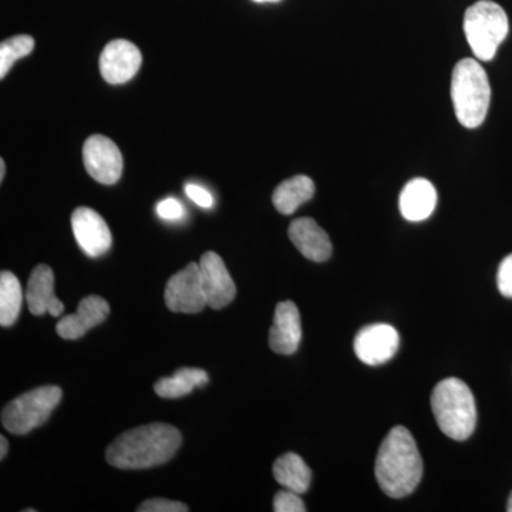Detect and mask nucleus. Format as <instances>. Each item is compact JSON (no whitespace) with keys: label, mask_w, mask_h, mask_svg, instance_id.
<instances>
[{"label":"nucleus","mask_w":512,"mask_h":512,"mask_svg":"<svg viewBox=\"0 0 512 512\" xmlns=\"http://www.w3.org/2000/svg\"><path fill=\"white\" fill-rule=\"evenodd\" d=\"M497 285L501 295L512 299V254L505 256L498 268Z\"/></svg>","instance_id":"25"},{"label":"nucleus","mask_w":512,"mask_h":512,"mask_svg":"<svg viewBox=\"0 0 512 512\" xmlns=\"http://www.w3.org/2000/svg\"><path fill=\"white\" fill-rule=\"evenodd\" d=\"M72 229L77 244L90 258L106 254L113 244L109 225L92 208L80 207L73 211Z\"/></svg>","instance_id":"11"},{"label":"nucleus","mask_w":512,"mask_h":512,"mask_svg":"<svg viewBox=\"0 0 512 512\" xmlns=\"http://www.w3.org/2000/svg\"><path fill=\"white\" fill-rule=\"evenodd\" d=\"M210 382L207 372L202 369L183 367L178 369L171 377L158 380L154 390L163 399H180L190 394L195 387L205 386Z\"/></svg>","instance_id":"20"},{"label":"nucleus","mask_w":512,"mask_h":512,"mask_svg":"<svg viewBox=\"0 0 512 512\" xmlns=\"http://www.w3.org/2000/svg\"><path fill=\"white\" fill-rule=\"evenodd\" d=\"M190 508L178 501L165 500V498H153V500L144 501L138 512H187Z\"/></svg>","instance_id":"24"},{"label":"nucleus","mask_w":512,"mask_h":512,"mask_svg":"<svg viewBox=\"0 0 512 512\" xmlns=\"http://www.w3.org/2000/svg\"><path fill=\"white\" fill-rule=\"evenodd\" d=\"M158 217L165 221H178L184 217V207L180 201L175 198H165L157 204Z\"/></svg>","instance_id":"26"},{"label":"nucleus","mask_w":512,"mask_h":512,"mask_svg":"<svg viewBox=\"0 0 512 512\" xmlns=\"http://www.w3.org/2000/svg\"><path fill=\"white\" fill-rule=\"evenodd\" d=\"M508 32L510 22L507 13L493 0H480L466 10L464 33L477 60H493Z\"/></svg>","instance_id":"5"},{"label":"nucleus","mask_w":512,"mask_h":512,"mask_svg":"<svg viewBox=\"0 0 512 512\" xmlns=\"http://www.w3.org/2000/svg\"><path fill=\"white\" fill-rule=\"evenodd\" d=\"M110 313V305L106 299L92 295L82 299L77 312L73 315L63 316L56 326L57 335L62 339H80L90 329L103 323Z\"/></svg>","instance_id":"14"},{"label":"nucleus","mask_w":512,"mask_h":512,"mask_svg":"<svg viewBox=\"0 0 512 512\" xmlns=\"http://www.w3.org/2000/svg\"><path fill=\"white\" fill-rule=\"evenodd\" d=\"M274 477L286 490L301 495L309 490L312 483L311 468L295 453H286L275 461Z\"/></svg>","instance_id":"19"},{"label":"nucleus","mask_w":512,"mask_h":512,"mask_svg":"<svg viewBox=\"0 0 512 512\" xmlns=\"http://www.w3.org/2000/svg\"><path fill=\"white\" fill-rule=\"evenodd\" d=\"M5 174H6V163H5V160H0V180L3 181V178H5Z\"/></svg>","instance_id":"29"},{"label":"nucleus","mask_w":512,"mask_h":512,"mask_svg":"<svg viewBox=\"0 0 512 512\" xmlns=\"http://www.w3.org/2000/svg\"><path fill=\"white\" fill-rule=\"evenodd\" d=\"M451 100L461 126L477 128L484 123L490 109L491 86L478 60L463 59L454 66Z\"/></svg>","instance_id":"4"},{"label":"nucleus","mask_w":512,"mask_h":512,"mask_svg":"<svg viewBox=\"0 0 512 512\" xmlns=\"http://www.w3.org/2000/svg\"><path fill=\"white\" fill-rule=\"evenodd\" d=\"M302 323L298 306L292 301L276 305L274 323L269 332V346L278 355H293L301 345Z\"/></svg>","instance_id":"13"},{"label":"nucleus","mask_w":512,"mask_h":512,"mask_svg":"<svg viewBox=\"0 0 512 512\" xmlns=\"http://www.w3.org/2000/svg\"><path fill=\"white\" fill-rule=\"evenodd\" d=\"M83 163L97 183L113 185L123 174V154L109 137L92 136L84 141Z\"/></svg>","instance_id":"8"},{"label":"nucleus","mask_w":512,"mask_h":512,"mask_svg":"<svg viewBox=\"0 0 512 512\" xmlns=\"http://www.w3.org/2000/svg\"><path fill=\"white\" fill-rule=\"evenodd\" d=\"M23 292L19 279L12 272L0 274V325L9 328L19 318Z\"/></svg>","instance_id":"21"},{"label":"nucleus","mask_w":512,"mask_h":512,"mask_svg":"<svg viewBox=\"0 0 512 512\" xmlns=\"http://www.w3.org/2000/svg\"><path fill=\"white\" fill-rule=\"evenodd\" d=\"M35 49V39L29 35H19L3 40L0 45V79H5L13 64L22 57L29 56Z\"/></svg>","instance_id":"22"},{"label":"nucleus","mask_w":512,"mask_h":512,"mask_svg":"<svg viewBox=\"0 0 512 512\" xmlns=\"http://www.w3.org/2000/svg\"><path fill=\"white\" fill-rule=\"evenodd\" d=\"M165 305L175 313H200L208 306L202 289L200 264L191 262L171 276L164 291Z\"/></svg>","instance_id":"7"},{"label":"nucleus","mask_w":512,"mask_h":512,"mask_svg":"<svg viewBox=\"0 0 512 512\" xmlns=\"http://www.w3.org/2000/svg\"><path fill=\"white\" fill-rule=\"evenodd\" d=\"M185 194H187V197L190 198L192 202H195L198 207L205 208V210L212 208V205H214V197H212L211 192L205 190L201 185H185Z\"/></svg>","instance_id":"27"},{"label":"nucleus","mask_w":512,"mask_h":512,"mask_svg":"<svg viewBox=\"0 0 512 512\" xmlns=\"http://www.w3.org/2000/svg\"><path fill=\"white\" fill-rule=\"evenodd\" d=\"M400 345L399 332L387 323L366 326L357 333L355 353L367 366H380L389 362Z\"/></svg>","instance_id":"9"},{"label":"nucleus","mask_w":512,"mask_h":512,"mask_svg":"<svg viewBox=\"0 0 512 512\" xmlns=\"http://www.w3.org/2000/svg\"><path fill=\"white\" fill-rule=\"evenodd\" d=\"M298 493H293L291 490L279 491L275 495L274 511L275 512H305L306 507L302 498Z\"/></svg>","instance_id":"23"},{"label":"nucleus","mask_w":512,"mask_h":512,"mask_svg":"<svg viewBox=\"0 0 512 512\" xmlns=\"http://www.w3.org/2000/svg\"><path fill=\"white\" fill-rule=\"evenodd\" d=\"M29 311L35 316H42L45 313L57 316L64 311L63 302H60L55 295V274L52 268L47 265H37L33 269L26 291Z\"/></svg>","instance_id":"15"},{"label":"nucleus","mask_w":512,"mask_h":512,"mask_svg":"<svg viewBox=\"0 0 512 512\" xmlns=\"http://www.w3.org/2000/svg\"><path fill=\"white\" fill-rule=\"evenodd\" d=\"M315 195V183L308 175H295L285 180L275 188L272 195L276 211L284 215H291L302 204L312 200Z\"/></svg>","instance_id":"18"},{"label":"nucleus","mask_w":512,"mask_h":512,"mask_svg":"<svg viewBox=\"0 0 512 512\" xmlns=\"http://www.w3.org/2000/svg\"><path fill=\"white\" fill-rule=\"evenodd\" d=\"M143 63L140 49L128 40L117 39L104 47L100 56V73L110 84H124L136 76Z\"/></svg>","instance_id":"12"},{"label":"nucleus","mask_w":512,"mask_h":512,"mask_svg":"<svg viewBox=\"0 0 512 512\" xmlns=\"http://www.w3.org/2000/svg\"><path fill=\"white\" fill-rule=\"evenodd\" d=\"M63 392L59 386L37 387L6 404L2 424L9 433L25 436L46 423L59 406Z\"/></svg>","instance_id":"6"},{"label":"nucleus","mask_w":512,"mask_h":512,"mask_svg":"<svg viewBox=\"0 0 512 512\" xmlns=\"http://www.w3.org/2000/svg\"><path fill=\"white\" fill-rule=\"evenodd\" d=\"M375 473L384 494L404 498L423 477V460L412 433L403 426L390 430L377 453Z\"/></svg>","instance_id":"2"},{"label":"nucleus","mask_w":512,"mask_h":512,"mask_svg":"<svg viewBox=\"0 0 512 512\" xmlns=\"http://www.w3.org/2000/svg\"><path fill=\"white\" fill-rule=\"evenodd\" d=\"M431 410L440 430L450 439L467 440L476 430V399L463 380H441L431 393Z\"/></svg>","instance_id":"3"},{"label":"nucleus","mask_w":512,"mask_h":512,"mask_svg":"<svg viewBox=\"0 0 512 512\" xmlns=\"http://www.w3.org/2000/svg\"><path fill=\"white\" fill-rule=\"evenodd\" d=\"M507 511L512 512V493L510 495V500H508Z\"/></svg>","instance_id":"31"},{"label":"nucleus","mask_w":512,"mask_h":512,"mask_svg":"<svg viewBox=\"0 0 512 512\" xmlns=\"http://www.w3.org/2000/svg\"><path fill=\"white\" fill-rule=\"evenodd\" d=\"M252 2H256V3H275V2H279V0H252Z\"/></svg>","instance_id":"30"},{"label":"nucleus","mask_w":512,"mask_h":512,"mask_svg":"<svg viewBox=\"0 0 512 512\" xmlns=\"http://www.w3.org/2000/svg\"><path fill=\"white\" fill-rule=\"evenodd\" d=\"M289 239L305 258L313 262L328 261L332 255V242L325 229L312 218H298L289 225Z\"/></svg>","instance_id":"16"},{"label":"nucleus","mask_w":512,"mask_h":512,"mask_svg":"<svg viewBox=\"0 0 512 512\" xmlns=\"http://www.w3.org/2000/svg\"><path fill=\"white\" fill-rule=\"evenodd\" d=\"M200 274L202 289L207 296L210 308L218 311L234 301L237 296V286L217 252L208 251L202 255Z\"/></svg>","instance_id":"10"},{"label":"nucleus","mask_w":512,"mask_h":512,"mask_svg":"<svg viewBox=\"0 0 512 512\" xmlns=\"http://www.w3.org/2000/svg\"><path fill=\"white\" fill-rule=\"evenodd\" d=\"M183 436L171 424L151 423L120 434L106 451L110 466L120 470H146L168 463Z\"/></svg>","instance_id":"1"},{"label":"nucleus","mask_w":512,"mask_h":512,"mask_svg":"<svg viewBox=\"0 0 512 512\" xmlns=\"http://www.w3.org/2000/svg\"><path fill=\"white\" fill-rule=\"evenodd\" d=\"M8 440L5 439V437H0V458H5L6 454H8Z\"/></svg>","instance_id":"28"},{"label":"nucleus","mask_w":512,"mask_h":512,"mask_svg":"<svg viewBox=\"0 0 512 512\" xmlns=\"http://www.w3.org/2000/svg\"><path fill=\"white\" fill-rule=\"evenodd\" d=\"M404 220L421 222L431 217L437 207V191L426 178H414L402 190L399 198Z\"/></svg>","instance_id":"17"}]
</instances>
